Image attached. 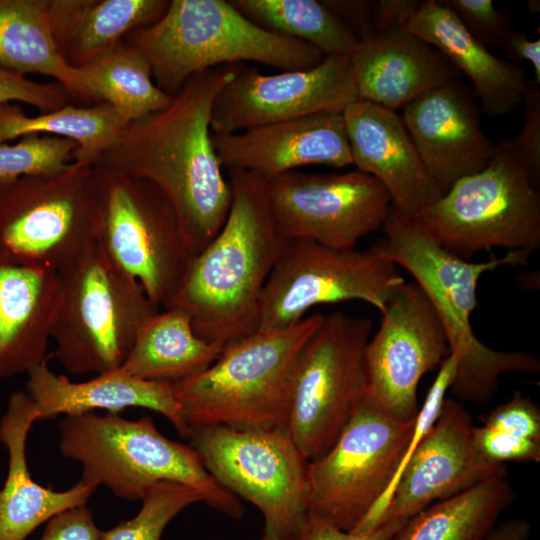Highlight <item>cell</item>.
<instances>
[{
    "label": "cell",
    "instance_id": "e0dca14e",
    "mask_svg": "<svg viewBox=\"0 0 540 540\" xmlns=\"http://www.w3.org/2000/svg\"><path fill=\"white\" fill-rule=\"evenodd\" d=\"M349 56H325L305 70L263 74L238 67L217 95L211 131L226 135L325 112H343L358 100Z\"/></svg>",
    "mask_w": 540,
    "mask_h": 540
},
{
    "label": "cell",
    "instance_id": "cb8c5ba5",
    "mask_svg": "<svg viewBox=\"0 0 540 540\" xmlns=\"http://www.w3.org/2000/svg\"><path fill=\"white\" fill-rule=\"evenodd\" d=\"M39 420L37 408L25 391L14 392L0 419V442L8 453V472L0 488V540H25L58 513L86 505L97 485L80 479L64 491L38 484L26 459L29 431Z\"/></svg>",
    "mask_w": 540,
    "mask_h": 540
},
{
    "label": "cell",
    "instance_id": "9a60e30c",
    "mask_svg": "<svg viewBox=\"0 0 540 540\" xmlns=\"http://www.w3.org/2000/svg\"><path fill=\"white\" fill-rule=\"evenodd\" d=\"M269 211L287 239H306L340 249L383 227L392 207L385 187L355 169L316 174L289 171L265 180Z\"/></svg>",
    "mask_w": 540,
    "mask_h": 540
},
{
    "label": "cell",
    "instance_id": "5b68a950",
    "mask_svg": "<svg viewBox=\"0 0 540 540\" xmlns=\"http://www.w3.org/2000/svg\"><path fill=\"white\" fill-rule=\"evenodd\" d=\"M58 447L61 456L81 464L80 479L105 485L118 498L142 500L154 485L170 481L195 489L204 504L234 520L244 516L239 498L210 475L192 446L165 437L149 416H65Z\"/></svg>",
    "mask_w": 540,
    "mask_h": 540
},
{
    "label": "cell",
    "instance_id": "30bf717a",
    "mask_svg": "<svg viewBox=\"0 0 540 540\" xmlns=\"http://www.w3.org/2000/svg\"><path fill=\"white\" fill-rule=\"evenodd\" d=\"M189 439L210 475L261 512L264 534L298 539L308 517V461L286 428L201 426Z\"/></svg>",
    "mask_w": 540,
    "mask_h": 540
},
{
    "label": "cell",
    "instance_id": "74e56055",
    "mask_svg": "<svg viewBox=\"0 0 540 540\" xmlns=\"http://www.w3.org/2000/svg\"><path fill=\"white\" fill-rule=\"evenodd\" d=\"M467 31L487 49L501 47L515 29L508 12L491 0H444Z\"/></svg>",
    "mask_w": 540,
    "mask_h": 540
},
{
    "label": "cell",
    "instance_id": "b9f144b4",
    "mask_svg": "<svg viewBox=\"0 0 540 540\" xmlns=\"http://www.w3.org/2000/svg\"><path fill=\"white\" fill-rule=\"evenodd\" d=\"M406 521H390L366 532L343 531L330 523L308 514L297 540H391Z\"/></svg>",
    "mask_w": 540,
    "mask_h": 540
},
{
    "label": "cell",
    "instance_id": "d590c367",
    "mask_svg": "<svg viewBox=\"0 0 540 540\" xmlns=\"http://www.w3.org/2000/svg\"><path fill=\"white\" fill-rule=\"evenodd\" d=\"M71 139L30 134L14 144L0 143V184L20 177L59 171L73 162Z\"/></svg>",
    "mask_w": 540,
    "mask_h": 540
},
{
    "label": "cell",
    "instance_id": "d6a6232c",
    "mask_svg": "<svg viewBox=\"0 0 540 540\" xmlns=\"http://www.w3.org/2000/svg\"><path fill=\"white\" fill-rule=\"evenodd\" d=\"M244 16L270 31L303 41L325 56H350L359 37L324 2L231 0Z\"/></svg>",
    "mask_w": 540,
    "mask_h": 540
},
{
    "label": "cell",
    "instance_id": "5bb4252c",
    "mask_svg": "<svg viewBox=\"0 0 540 540\" xmlns=\"http://www.w3.org/2000/svg\"><path fill=\"white\" fill-rule=\"evenodd\" d=\"M404 282L398 267L371 248L289 239L262 291L257 331L290 327L321 304L359 300L381 313Z\"/></svg>",
    "mask_w": 540,
    "mask_h": 540
},
{
    "label": "cell",
    "instance_id": "8fae6325",
    "mask_svg": "<svg viewBox=\"0 0 540 540\" xmlns=\"http://www.w3.org/2000/svg\"><path fill=\"white\" fill-rule=\"evenodd\" d=\"M97 239L93 165L71 162L0 184V250L8 256L58 272Z\"/></svg>",
    "mask_w": 540,
    "mask_h": 540
},
{
    "label": "cell",
    "instance_id": "3957f363",
    "mask_svg": "<svg viewBox=\"0 0 540 540\" xmlns=\"http://www.w3.org/2000/svg\"><path fill=\"white\" fill-rule=\"evenodd\" d=\"M382 228L384 237L371 249L412 275L440 318L450 352L458 355L449 388L455 400L484 403L496 392L502 374L540 372L536 355L487 347L475 336L471 324L481 276L500 266L525 265L529 255L507 252L476 263L460 259L441 248L414 218L393 206Z\"/></svg>",
    "mask_w": 540,
    "mask_h": 540
},
{
    "label": "cell",
    "instance_id": "484cf974",
    "mask_svg": "<svg viewBox=\"0 0 540 540\" xmlns=\"http://www.w3.org/2000/svg\"><path fill=\"white\" fill-rule=\"evenodd\" d=\"M27 375L25 392L36 406L39 420L97 409L118 413L126 408L140 407L160 413L182 438L190 437L191 429L181 414L170 383L138 379L119 370L73 382L54 373L46 361L32 367Z\"/></svg>",
    "mask_w": 540,
    "mask_h": 540
},
{
    "label": "cell",
    "instance_id": "d6986e66",
    "mask_svg": "<svg viewBox=\"0 0 540 540\" xmlns=\"http://www.w3.org/2000/svg\"><path fill=\"white\" fill-rule=\"evenodd\" d=\"M402 110L418 155L442 194L490 162L495 145L481 127L473 91L457 80L425 92Z\"/></svg>",
    "mask_w": 540,
    "mask_h": 540
},
{
    "label": "cell",
    "instance_id": "7dc6e473",
    "mask_svg": "<svg viewBox=\"0 0 540 540\" xmlns=\"http://www.w3.org/2000/svg\"><path fill=\"white\" fill-rule=\"evenodd\" d=\"M260 540H293V539H275V538H272L266 534H263V536L261 537Z\"/></svg>",
    "mask_w": 540,
    "mask_h": 540
},
{
    "label": "cell",
    "instance_id": "ba28073f",
    "mask_svg": "<svg viewBox=\"0 0 540 540\" xmlns=\"http://www.w3.org/2000/svg\"><path fill=\"white\" fill-rule=\"evenodd\" d=\"M445 251L470 260L492 248L531 255L540 247V194L511 140L414 218Z\"/></svg>",
    "mask_w": 540,
    "mask_h": 540
},
{
    "label": "cell",
    "instance_id": "ee69618b",
    "mask_svg": "<svg viewBox=\"0 0 540 540\" xmlns=\"http://www.w3.org/2000/svg\"><path fill=\"white\" fill-rule=\"evenodd\" d=\"M420 2L413 0H381L374 2L372 15L373 35L399 24L401 18L414 10Z\"/></svg>",
    "mask_w": 540,
    "mask_h": 540
},
{
    "label": "cell",
    "instance_id": "60d3db41",
    "mask_svg": "<svg viewBox=\"0 0 540 540\" xmlns=\"http://www.w3.org/2000/svg\"><path fill=\"white\" fill-rule=\"evenodd\" d=\"M46 523L39 540H101L102 530L86 505L66 509Z\"/></svg>",
    "mask_w": 540,
    "mask_h": 540
},
{
    "label": "cell",
    "instance_id": "f6af8a7d",
    "mask_svg": "<svg viewBox=\"0 0 540 540\" xmlns=\"http://www.w3.org/2000/svg\"><path fill=\"white\" fill-rule=\"evenodd\" d=\"M530 534V523L523 519H515L495 527L484 540H528Z\"/></svg>",
    "mask_w": 540,
    "mask_h": 540
},
{
    "label": "cell",
    "instance_id": "ffe728a7",
    "mask_svg": "<svg viewBox=\"0 0 540 540\" xmlns=\"http://www.w3.org/2000/svg\"><path fill=\"white\" fill-rule=\"evenodd\" d=\"M222 168L264 180L313 164H353L342 112H325L241 132L212 134Z\"/></svg>",
    "mask_w": 540,
    "mask_h": 540
},
{
    "label": "cell",
    "instance_id": "6da1fadb",
    "mask_svg": "<svg viewBox=\"0 0 540 540\" xmlns=\"http://www.w3.org/2000/svg\"><path fill=\"white\" fill-rule=\"evenodd\" d=\"M238 67L224 65L192 76L166 108L126 124L93 163L156 185L174 208L194 256L220 231L231 205L211 115Z\"/></svg>",
    "mask_w": 540,
    "mask_h": 540
},
{
    "label": "cell",
    "instance_id": "44dd1931",
    "mask_svg": "<svg viewBox=\"0 0 540 540\" xmlns=\"http://www.w3.org/2000/svg\"><path fill=\"white\" fill-rule=\"evenodd\" d=\"M342 114L353 164L385 187L395 209L415 218L443 195L396 111L358 99Z\"/></svg>",
    "mask_w": 540,
    "mask_h": 540
},
{
    "label": "cell",
    "instance_id": "7c38bea8",
    "mask_svg": "<svg viewBox=\"0 0 540 540\" xmlns=\"http://www.w3.org/2000/svg\"><path fill=\"white\" fill-rule=\"evenodd\" d=\"M369 318L324 315L295 364L286 429L302 456H322L364 400Z\"/></svg>",
    "mask_w": 540,
    "mask_h": 540
},
{
    "label": "cell",
    "instance_id": "ab89813d",
    "mask_svg": "<svg viewBox=\"0 0 540 540\" xmlns=\"http://www.w3.org/2000/svg\"><path fill=\"white\" fill-rule=\"evenodd\" d=\"M538 83L528 81L525 92L524 124L520 133L511 140L524 159L536 182L540 181V89Z\"/></svg>",
    "mask_w": 540,
    "mask_h": 540
},
{
    "label": "cell",
    "instance_id": "d4e9b609",
    "mask_svg": "<svg viewBox=\"0 0 540 540\" xmlns=\"http://www.w3.org/2000/svg\"><path fill=\"white\" fill-rule=\"evenodd\" d=\"M399 24L437 49L469 78L473 94L488 116L506 115L523 102L528 87L523 69L480 44L444 1L420 2Z\"/></svg>",
    "mask_w": 540,
    "mask_h": 540
},
{
    "label": "cell",
    "instance_id": "ac0fdd59",
    "mask_svg": "<svg viewBox=\"0 0 540 540\" xmlns=\"http://www.w3.org/2000/svg\"><path fill=\"white\" fill-rule=\"evenodd\" d=\"M473 428L462 404L445 399L436 421L406 464L374 528L390 521H407L433 502L489 478L506 475L505 464L490 462L478 452Z\"/></svg>",
    "mask_w": 540,
    "mask_h": 540
},
{
    "label": "cell",
    "instance_id": "7402d4cb",
    "mask_svg": "<svg viewBox=\"0 0 540 540\" xmlns=\"http://www.w3.org/2000/svg\"><path fill=\"white\" fill-rule=\"evenodd\" d=\"M349 58L359 99L393 111L461 74L401 24L360 40Z\"/></svg>",
    "mask_w": 540,
    "mask_h": 540
},
{
    "label": "cell",
    "instance_id": "1f68e13d",
    "mask_svg": "<svg viewBox=\"0 0 540 540\" xmlns=\"http://www.w3.org/2000/svg\"><path fill=\"white\" fill-rule=\"evenodd\" d=\"M125 126L108 103L68 105L62 109L29 116L12 102L0 104V143L30 134L64 137L77 143L73 162L91 164Z\"/></svg>",
    "mask_w": 540,
    "mask_h": 540
},
{
    "label": "cell",
    "instance_id": "f546056e",
    "mask_svg": "<svg viewBox=\"0 0 540 540\" xmlns=\"http://www.w3.org/2000/svg\"><path fill=\"white\" fill-rule=\"evenodd\" d=\"M514 499L505 476L492 477L428 506L391 540H484Z\"/></svg>",
    "mask_w": 540,
    "mask_h": 540
},
{
    "label": "cell",
    "instance_id": "7bdbcfd3",
    "mask_svg": "<svg viewBox=\"0 0 540 540\" xmlns=\"http://www.w3.org/2000/svg\"><path fill=\"white\" fill-rule=\"evenodd\" d=\"M504 55L513 62H529L534 69V81L540 84V40H531L514 30L501 46ZM509 61V62H510Z\"/></svg>",
    "mask_w": 540,
    "mask_h": 540
},
{
    "label": "cell",
    "instance_id": "bcb514c9",
    "mask_svg": "<svg viewBox=\"0 0 540 540\" xmlns=\"http://www.w3.org/2000/svg\"><path fill=\"white\" fill-rule=\"evenodd\" d=\"M527 11L530 14H536L540 11V2L538 0L527 1Z\"/></svg>",
    "mask_w": 540,
    "mask_h": 540
},
{
    "label": "cell",
    "instance_id": "9c48e42d",
    "mask_svg": "<svg viewBox=\"0 0 540 540\" xmlns=\"http://www.w3.org/2000/svg\"><path fill=\"white\" fill-rule=\"evenodd\" d=\"M94 167L98 240L158 307H172L194 257L177 214L152 182Z\"/></svg>",
    "mask_w": 540,
    "mask_h": 540
},
{
    "label": "cell",
    "instance_id": "52a82bcc",
    "mask_svg": "<svg viewBox=\"0 0 540 540\" xmlns=\"http://www.w3.org/2000/svg\"><path fill=\"white\" fill-rule=\"evenodd\" d=\"M59 300L51 330L54 356L71 374L118 370L136 336L159 308L97 239L58 271Z\"/></svg>",
    "mask_w": 540,
    "mask_h": 540
},
{
    "label": "cell",
    "instance_id": "2e32d148",
    "mask_svg": "<svg viewBox=\"0 0 540 540\" xmlns=\"http://www.w3.org/2000/svg\"><path fill=\"white\" fill-rule=\"evenodd\" d=\"M381 316L365 351V398L389 416L411 421L419 410L421 378L444 362L450 345L437 312L416 283L405 281Z\"/></svg>",
    "mask_w": 540,
    "mask_h": 540
},
{
    "label": "cell",
    "instance_id": "836d02e7",
    "mask_svg": "<svg viewBox=\"0 0 540 540\" xmlns=\"http://www.w3.org/2000/svg\"><path fill=\"white\" fill-rule=\"evenodd\" d=\"M478 452L488 461H540V409L521 392L494 408L473 428Z\"/></svg>",
    "mask_w": 540,
    "mask_h": 540
},
{
    "label": "cell",
    "instance_id": "f1b7e54d",
    "mask_svg": "<svg viewBox=\"0 0 540 540\" xmlns=\"http://www.w3.org/2000/svg\"><path fill=\"white\" fill-rule=\"evenodd\" d=\"M0 67L55 79L75 104L89 106L79 68L60 56L52 37L46 0H0Z\"/></svg>",
    "mask_w": 540,
    "mask_h": 540
},
{
    "label": "cell",
    "instance_id": "83f0119b",
    "mask_svg": "<svg viewBox=\"0 0 540 540\" xmlns=\"http://www.w3.org/2000/svg\"><path fill=\"white\" fill-rule=\"evenodd\" d=\"M223 349L198 336L188 312L172 306L146 321L118 370L138 379L173 384L206 370Z\"/></svg>",
    "mask_w": 540,
    "mask_h": 540
},
{
    "label": "cell",
    "instance_id": "f35d334b",
    "mask_svg": "<svg viewBox=\"0 0 540 540\" xmlns=\"http://www.w3.org/2000/svg\"><path fill=\"white\" fill-rule=\"evenodd\" d=\"M14 101L34 106L42 113L75 104L70 92L57 81L40 83L0 67V104Z\"/></svg>",
    "mask_w": 540,
    "mask_h": 540
},
{
    "label": "cell",
    "instance_id": "7a4b0ae2",
    "mask_svg": "<svg viewBox=\"0 0 540 540\" xmlns=\"http://www.w3.org/2000/svg\"><path fill=\"white\" fill-rule=\"evenodd\" d=\"M228 172V215L193 257L173 304L188 312L198 336L224 347L258 330L262 291L289 240L273 222L265 180L246 171Z\"/></svg>",
    "mask_w": 540,
    "mask_h": 540
},
{
    "label": "cell",
    "instance_id": "4316f807",
    "mask_svg": "<svg viewBox=\"0 0 540 540\" xmlns=\"http://www.w3.org/2000/svg\"><path fill=\"white\" fill-rule=\"evenodd\" d=\"M53 40L62 59L80 68L165 13L167 0H46Z\"/></svg>",
    "mask_w": 540,
    "mask_h": 540
},
{
    "label": "cell",
    "instance_id": "8992f818",
    "mask_svg": "<svg viewBox=\"0 0 540 540\" xmlns=\"http://www.w3.org/2000/svg\"><path fill=\"white\" fill-rule=\"evenodd\" d=\"M323 317L315 313L285 329L256 331L224 347L203 372L173 383L189 428H286L295 364Z\"/></svg>",
    "mask_w": 540,
    "mask_h": 540
},
{
    "label": "cell",
    "instance_id": "4dcf8cb0",
    "mask_svg": "<svg viewBox=\"0 0 540 540\" xmlns=\"http://www.w3.org/2000/svg\"><path fill=\"white\" fill-rule=\"evenodd\" d=\"M90 105L108 103L124 124L166 108L146 57L124 40L79 68Z\"/></svg>",
    "mask_w": 540,
    "mask_h": 540
},
{
    "label": "cell",
    "instance_id": "e575fe53",
    "mask_svg": "<svg viewBox=\"0 0 540 540\" xmlns=\"http://www.w3.org/2000/svg\"><path fill=\"white\" fill-rule=\"evenodd\" d=\"M141 501L135 517L102 531L101 540H161L167 525L187 507L202 502V497L187 485L162 481Z\"/></svg>",
    "mask_w": 540,
    "mask_h": 540
},
{
    "label": "cell",
    "instance_id": "4fadbf2b",
    "mask_svg": "<svg viewBox=\"0 0 540 540\" xmlns=\"http://www.w3.org/2000/svg\"><path fill=\"white\" fill-rule=\"evenodd\" d=\"M414 420L395 419L364 398L331 448L307 463L308 514L353 531L391 483Z\"/></svg>",
    "mask_w": 540,
    "mask_h": 540
},
{
    "label": "cell",
    "instance_id": "603a6c76",
    "mask_svg": "<svg viewBox=\"0 0 540 540\" xmlns=\"http://www.w3.org/2000/svg\"><path fill=\"white\" fill-rule=\"evenodd\" d=\"M58 300L57 271L0 250V379L46 361Z\"/></svg>",
    "mask_w": 540,
    "mask_h": 540
},
{
    "label": "cell",
    "instance_id": "8d00e7d4",
    "mask_svg": "<svg viewBox=\"0 0 540 540\" xmlns=\"http://www.w3.org/2000/svg\"><path fill=\"white\" fill-rule=\"evenodd\" d=\"M457 365L458 355L450 352L440 365V370L427 393L425 402L418 410L408 445L391 483L369 515L351 532H366L374 528L378 518L387 507L406 464L436 421L445 400L446 392L455 376Z\"/></svg>",
    "mask_w": 540,
    "mask_h": 540
},
{
    "label": "cell",
    "instance_id": "277c9868",
    "mask_svg": "<svg viewBox=\"0 0 540 540\" xmlns=\"http://www.w3.org/2000/svg\"><path fill=\"white\" fill-rule=\"evenodd\" d=\"M123 40L146 57L156 85L172 97L192 76L219 66L253 61L305 70L325 58L308 43L259 26L225 0H171L157 22Z\"/></svg>",
    "mask_w": 540,
    "mask_h": 540
}]
</instances>
